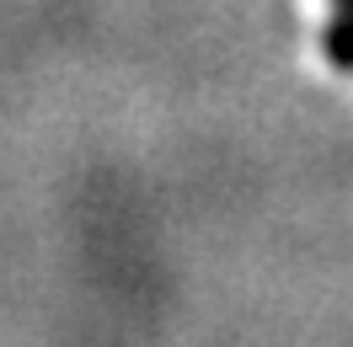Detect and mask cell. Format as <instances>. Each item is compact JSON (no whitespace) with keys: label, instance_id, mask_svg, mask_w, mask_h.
Masks as SVG:
<instances>
[{"label":"cell","instance_id":"obj_1","mask_svg":"<svg viewBox=\"0 0 353 347\" xmlns=\"http://www.w3.org/2000/svg\"><path fill=\"white\" fill-rule=\"evenodd\" d=\"M321 48H327V65L337 75H353V6H332V22L321 32Z\"/></svg>","mask_w":353,"mask_h":347},{"label":"cell","instance_id":"obj_2","mask_svg":"<svg viewBox=\"0 0 353 347\" xmlns=\"http://www.w3.org/2000/svg\"><path fill=\"white\" fill-rule=\"evenodd\" d=\"M332 6H353V0H332Z\"/></svg>","mask_w":353,"mask_h":347}]
</instances>
